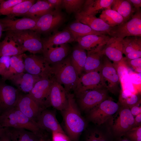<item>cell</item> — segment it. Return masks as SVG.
Segmentation results:
<instances>
[{
	"label": "cell",
	"instance_id": "obj_1",
	"mask_svg": "<svg viewBox=\"0 0 141 141\" xmlns=\"http://www.w3.org/2000/svg\"><path fill=\"white\" fill-rule=\"evenodd\" d=\"M65 132L71 141H77L86 124L82 116L74 94H68V103L61 111Z\"/></svg>",
	"mask_w": 141,
	"mask_h": 141
},
{
	"label": "cell",
	"instance_id": "obj_2",
	"mask_svg": "<svg viewBox=\"0 0 141 141\" xmlns=\"http://www.w3.org/2000/svg\"><path fill=\"white\" fill-rule=\"evenodd\" d=\"M49 73L55 81L64 85L68 93L75 90L79 77L72 64L70 56L50 66Z\"/></svg>",
	"mask_w": 141,
	"mask_h": 141
},
{
	"label": "cell",
	"instance_id": "obj_3",
	"mask_svg": "<svg viewBox=\"0 0 141 141\" xmlns=\"http://www.w3.org/2000/svg\"><path fill=\"white\" fill-rule=\"evenodd\" d=\"M0 126L3 127L23 128L40 136L43 130L37 123L33 121L15 107L0 115Z\"/></svg>",
	"mask_w": 141,
	"mask_h": 141
},
{
	"label": "cell",
	"instance_id": "obj_4",
	"mask_svg": "<svg viewBox=\"0 0 141 141\" xmlns=\"http://www.w3.org/2000/svg\"><path fill=\"white\" fill-rule=\"evenodd\" d=\"M39 33L31 30L7 32L6 35L12 39L25 52L35 54H43V46Z\"/></svg>",
	"mask_w": 141,
	"mask_h": 141
},
{
	"label": "cell",
	"instance_id": "obj_5",
	"mask_svg": "<svg viewBox=\"0 0 141 141\" xmlns=\"http://www.w3.org/2000/svg\"><path fill=\"white\" fill-rule=\"evenodd\" d=\"M109 120L111 134L119 138L133 127L134 117L128 107L121 105Z\"/></svg>",
	"mask_w": 141,
	"mask_h": 141
},
{
	"label": "cell",
	"instance_id": "obj_6",
	"mask_svg": "<svg viewBox=\"0 0 141 141\" xmlns=\"http://www.w3.org/2000/svg\"><path fill=\"white\" fill-rule=\"evenodd\" d=\"M120 106L119 103L108 98L89 110L88 118L94 124L100 126L109 120Z\"/></svg>",
	"mask_w": 141,
	"mask_h": 141
},
{
	"label": "cell",
	"instance_id": "obj_7",
	"mask_svg": "<svg viewBox=\"0 0 141 141\" xmlns=\"http://www.w3.org/2000/svg\"><path fill=\"white\" fill-rule=\"evenodd\" d=\"M109 35L123 39L129 36L141 37V12L136 10L131 18L119 25L111 27Z\"/></svg>",
	"mask_w": 141,
	"mask_h": 141
},
{
	"label": "cell",
	"instance_id": "obj_8",
	"mask_svg": "<svg viewBox=\"0 0 141 141\" xmlns=\"http://www.w3.org/2000/svg\"><path fill=\"white\" fill-rule=\"evenodd\" d=\"M65 19L60 9H54L39 17L35 26L30 30L39 34L54 32L64 22Z\"/></svg>",
	"mask_w": 141,
	"mask_h": 141
},
{
	"label": "cell",
	"instance_id": "obj_9",
	"mask_svg": "<svg viewBox=\"0 0 141 141\" xmlns=\"http://www.w3.org/2000/svg\"><path fill=\"white\" fill-rule=\"evenodd\" d=\"M98 72L102 78L104 87L112 93L115 94L118 92L120 83L119 77L113 63L104 55Z\"/></svg>",
	"mask_w": 141,
	"mask_h": 141
},
{
	"label": "cell",
	"instance_id": "obj_10",
	"mask_svg": "<svg viewBox=\"0 0 141 141\" xmlns=\"http://www.w3.org/2000/svg\"><path fill=\"white\" fill-rule=\"evenodd\" d=\"M108 91L102 87L87 91L76 96L81 109L88 111L108 98Z\"/></svg>",
	"mask_w": 141,
	"mask_h": 141
},
{
	"label": "cell",
	"instance_id": "obj_11",
	"mask_svg": "<svg viewBox=\"0 0 141 141\" xmlns=\"http://www.w3.org/2000/svg\"><path fill=\"white\" fill-rule=\"evenodd\" d=\"M53 81L51 76L46 75L41 77L28 93L34 101L44 109L46 107V102L50 88Z\"/></svg>",
	"mask_w": 141,
	"mask_h": 141
},
{
	"label": "cell",
	"instance_id": "obj_12",
	"mask_svg": "<svg viewBox=\"0 0 141 141\" xmlns=\"http://www.w3.org/2000/svg\"><path fill=\"white\" fill-rule=\"evenodd\" d=\"M25 71L27 73L42 77L49 74L50 66L43 56L35 54L27 55L23 54Z\"/></svg>",
	"mask_w": 141,
	"mask_h": 141
},
{
	"label": "cell",
	"instance_id": "obj_13",
	"mask_svg": "<svg viewBox=\"0 0 141 141\" xmlns=\"http://www.w3.org/2000/svg\"><path fill=\"white\" fill-rule=\"evenodd\" d=\"M102 87L105 88L99 73L92 71L80 75L74 91L77 96L87 91Z\"/></svg>",
	"mask_w": 141,
	"mask_h": 141
},
{
	"label": "cell",
	"instance_id": "obj_14",
	"mask_svg": "<svg viewBox=\"0 0 141 141\" xmlns=\"http://www.w3.org/2000/svg\"><path fill=\"white\" fill-rule=\"evenodd\" d=\"M68 93L61 85L53 79L47 101L46 107L51 106L61 111L67 104Z\"/></svg>",
	"mask_w": 141,
	"mask_h": 141
},
{
	"label": "cell",
	"instance_id": "obj_15",
	"mask_svg": "<svg viewBox=\"0 0 141 141\" xmlns=\"http://www.w3.org/2000/svg\"><path fill=\"white\" fill-rule=\"evenodd\" d=\"M20 93L17 89L0 82V115L15 107Z\"/></svg>",
	"mask_w": 141,
	"mask_h": 141
},
{
	"label": "cell",
	"instance_id": "obj_16",
	"mask_svg": "<svg viewBox=\"0 0 141 141\" xmlns=\"http://www.w3.org/2000/svg\"><path fill=\"white\" fill-rule=\"evenodd\" d=\"M15 107L31 120L36 122L41 112L44 109L28 93H20Z\"/></svg>",
	"mask_w": 141,
	"mask_h": 141
},
{
	"label": "cell",
	"instance_id": "obj_17",
	"mask_svg": "<svg viewBox=\"0 0 141 141\" xmlns=\"http://www.w3.org/2000/svg\"><path fill=\"white\" fill-rule=\"evenodd\" d=\"M38 18L26 17L14 19L12 17L7 16L0 19V23L2 26L3 31H21L33 28Z\"/></svg>",
	"mask_w": 141,
	"mask_h": 141
},
{
	"label": "cell",
	"instance_id": "obj_18",
	"mask_svg": "<svg viewBox=\"0 0 141 141\" xmlns=\"http://www.w3.org/2000/svg\"><path fill=\"white\" fill-rule=\"evenodd\" d=\"M123 39L115 37H111L103 49L104 55L113 63H118L124 58Z\"/></svg>",
	"mask_w": 141,
	"mask_h": 141
},
{
	"label": "cell",
	"instance_id": "obj_19",
	"mask_svg": "<svg viewBox=\"0 0 141 141\" xmlns=\"http://www.w3.org/2000/svg\"><path fill=\"white\" fill-rule=\"evenodd\" d=\"M37 122L43 130H45L52 132H59L66 134L58 122L55 113L51 110L43 109Z\"/></svg>",
	"mask_w": 141,
	"mask_h": 141
},
{
	"label": "cell",
	"instance_id": "obj_20",
	"mask_svg": "<svg viewBox=\"0 0 141 141\" xmlns=\"http://www.w3.org/2000/svg\"><path fill=\"white\" fill-rule=\"evenodd\" d=\"M76 20L87 25L93 30L109 35L111 27L96 16L88 15L81 11L75 14Z\"/></svg>",
	"mask_w": 141,
	"mask_h": 141
},
{
	"label": "cell",
	"instance_id": "obj_21",
	"mask_svg": "<svg viewBox=\"0 0 141 141\" xmlns=\"http://www.w3.org/2000/svg\"><path fill=\"white\" fill-rule=\"evenodd\" d=\"M105 45L102 44L88 51L84 70L85 73L98 72L102 62L104 55L103 49Z\"/></svg>",
	"mask_w": 141,
	"mask_h": 141
},
{
	"label": "cell",
	"instance_id": "obj_22",
	"mask_svg": "<svg viewBox=\"0 0 141 141\" xmlns=\"http://www.w3.org/2000/svg\"><path fill=\"white\" fill-rule=\"evenodd\" d=\"M41 78L38 75L24 72L13 76L9 80L20 91L28 93Z\"/></svg>",
	"mask_w": 141,
	"mask_h": 141
},
{
	"label": "cell",
	"instance_id": "obj_23",
	"mask_svg": "<svg viewBox=\"0 0 141 141\" xmlns=\"http://www.w3.org/2000/svg\"><path fill=\"white\" fill-rule=\"evenodd\" d=\"M70 50V48L67 44H62L59 46L49 48L43 52V56L49 65H52L65 58Z\"/></svg>",
	"mask_w": 141,
	"mask_h": 141
},
{
	"label": "cell",
	"instance_id": "obj_24",
	"mask_svg": "<svg viewBox=\"0 0 141 141\" xmlns=\"http://www.w3.org/2000/svg\"><path fill=\"white\" fill-rule=\"evenodd\" d=\"M110 38L107 34H91L78 37L75 41L81 48L88 51L99 45L106 44Z\"/></svg>",
	"mask_w": 141,
	"mask_h": 141
},
{
	"label": "cell",
	"instance_id": "obj_25",
	"mask_svg": "<svg viewBox=\"0 0 141 141\" xmlns=\"http://www.w3.org/2000/svg\"><path fill=\"white\" fill-rule=\"evenodd\" d=\"M74 41V37L67 29L61 31H56L53 35L43 42V52L54 45L67 44Z\"/></svg>",
	"mask_w": 141,
	"mask_h": 141
},
{
	"label": "cell",
	"instance_id": "obj_26",
	"mask_svg": "<svg viewBox=\"0 0 141 141\" xmlns=\"http://www.w3.org/2000/svg\"><path fill=\"white\" fill-rule=\"evenodd\" d=\"M113 1V0H85L81 11L85 14L96 16L102 9H111Z\"/></svg>",
	"mask_w": 141,
	"mask_h": 141
},
{
	"label": "cell",
	"instance_id": "obj_27",
	"mask_svg": "<svg viewBox=\"0 0 141 141\" xmlns=\"http://www.w3.org/2000/svg\"><path fill=\"white\" fill-rule=\"evenodd\" d=\"M8 128L11 141H38L43 136L23 128Z\"/></svg>",
	"mask_w": 141,
	"mask_h": 141
},
{
	"label": "cell",
	"instance_id": "obj_28",
	"mask_svg": "<svg viewBox=\"0 0 141 141\" xmlns=\"http://www.w3.org/2000/svg\"><path fill=\"white\" fill-rule=\"evenodd\" d=\"M23 55V54L11 57L9 69L2 77L3 81L9 80L13 76L24 72Z\"/></svg>",
	"mask_w": 141,
	"mask_h": 141
},
{
	"label": "cell",
	"instance_id": "obj_29",
	"mask_svg": "<svg viewBox=\"0 0 141 141\" xmlns=\"http://www.w3.org/2000/svg\"><path fill=\"white\" fill-rule=\"evenodd\" d=\"M111 8L123 17L124 23L131 18L136 10L128 0H113Z\"/></svg>",
	"mask_w": 141,
	"mask_h": 141
},
{
	"label": "cell",
	"instance_id": "obj_30",
	"mask_svg": "<svg viewBox=\"0 0 141 141\" xmlns=\"http://www.w3.org/2000/svg\"><path fill=\"white\" fill-rule=\"evenodd\" d=\"M86 51L78 44L74 48L70 56L72 64L79 76L84 70L87 56Z\"/></svg>",
	"mask_w": 141,
	"mask_h": 141
},
{
	"label": "cell",
	"instance_id": "obj_31",
	"mask_svg": "<svg viewBox=\"0 0 141 141\" xmlns=\"http://www.w3.org/2000/svg\"><path fill=\"white\" fill-rule=\"evenodd\" d=\"M71 33L75 39L79 37L91 35H101L105 34L95 31L87 25L77 21L70 24L67 28Z\"/></svg>",
	"mask_w": 141,
	"mask_h": 141
},
{
	"label": "cell",
	"instance_id": "obj_32",
	"mask_svg": "<svg viewBox=\"0 0 141 141\" xmlns=\"http://www.w3.org/2000/svg\"><path fill=\"white\" fill-rule=\"evenodd\" d=\"M24 51L18 46L16 43L6 35L4 39L0 42V57L20 55Z\"/></svg>",
	"mask_w": 141,
	"mask_h": 141
},
{
	"label": "cell",
	"instance_id": "obj_33",
	"mask_svg": "<svg viewBox=\"0 0 141 141\" xmlns=\"http://www.w3.org/2000/svg\"><path fill=\"white\" fill-rule=\"evenodd\" d=\"M54 9L47 0H38L32 5L24 15L32 18H38Z\"/></svg>",
	"mask_w": 141,
	"mask_h": 141
},
{
	"label": "cell",
	"instance_id": "obj_34",
	"mask_svg": "<svg viewBox=\"0 0 141 141\" xmlns=\"http://www.w3.org/2000/svg\"><path fill=\"white\" fill-rule=\"evenodd\" d=\"M99 18L111 27L124 23L123 17L117 12L112 9H106L102 11Z\"/></svg>",
	"mask_w": 141,
	"mask_h": 141
},
{
	"label": "cell",
	"instance_id": "obj_35",
	"mask_svg": "<svg viewBox=\"0 0 141 141\" xmlns=\"http://www.w3.org/2000/svg\"><path fill=\"white\" fill-rule=\"evenodd\" d=\"M35 2L36 1L34 0H24L6 11L3 15L11 17L24 15Z\"/></svg>",
	"mask_w": 141,
	"mask_h": 141
},
{
	"label": "cell",
	"instance_id": "obj_36",
	"mask_svg": "<svg viewBox=\"0 0 141 141\" xmlns=\"http://www.w3.org/2000/svg\"><path fill=\"white\" fill-rule=\"evenodd\" d=\"M141 102L138 94L133 93L127 90H121L119 97V103L122 106L130 108Z\"/></svg>",
	"mask_w": 141,
	"mask_h": 141
},
{
	"label": "cell",
	"instance_id": "obj_37",
	"mask_svg": "<svg viewBox=\"0 0 141 141\" xmlns=\"http://www.w3.org/2000/svg\"><path fill=\"white\" fill-rule=\"evenodd\" d=\"M123 53L127 54L136 51L141 50V37L129 36L123 39Z\"/></svg>",
	"mask_w": 141,
	"mask_h": 141
},
{
	"label": "cell",
	"instance_id": "obj_38",
	"mask_svg": "<svg viewBox=\"0 0 141 141\" xmlns=\"http://www.w3.org/2000/svg\"><path fill=\"white\" fill-rule=\"evenodd\" d=\"M85 1V0H62V7L68 14H75L81 10Z\"/></svg>",
	"mask_w": 141,
	"mask_h": 141
},
{
	"label": "cell",
	"instance_id": "obj_39",
	"mask_svg": "<svg viewBox=\"0 0 141 141\" xmlns=\"http://www.w3.org/2000/svg\"><path fill=\"white\" fill-rule=\"evenodd\" d=\"M119 77L120 82L130 77L129 68L127 65L125 57L119 62L113 63Z\"/></svg>",
	"mask_w": 141,
	"mask_h": 141
},
{
	"label": "cell",
	"instance_id": "obj_40",
	"mask_svg": "<svg viewBox=\"0 0 141 141\" xmlns=\"http://www.w3.org/2000/svg\"><path fill=\"white\" fill-rule=\"evenodd\" d=\"M86 141H109L107 135L99 130L90 131L87 135Z\"/></svg>",
	"mask_w": 141,
	"mask_h": 141
},
{
	"label": "cell",
	"instance_id": "obj_41",
	"mask_svg": "<svg viewBox=\"0 0 141 141\" xmlns=\"http://www.w3.org/2000/svg\"><path fill=\"white\" fill-rule=\"evenodd\" d=\"M124 136L132 141H141V126L132 127Z\"/></svg>",
	"mask_w": 141,
	"mask_h": 141
},
{
	"label": "cell",
	"instance_id": "obj_42",
	"mask_svg": "<svg viewBox=\"0 0 141 141\" xmlns=\"http://www.w3.org/2000/svg\"><path fill=\"white\" fill-rule=\"evenodd\" d=\"M11 57L3 56L0 57V75L2 77L9 69Z\"/></svg>",
	"mask_w": 141,
	"mask_h": 141
},
{
	"label": "cell",
	"instance_id": "obj_43",
	"mask_svg": "<svg viewBox=\"0 0 141 141\" xmlns=\"http://www.w3.org/2000/svg\"><path fill=\"white\" fill-rule=\"evenodd\" d=\"M125 58L128 67H131L134 70L137 68L141 67V58L131 60H127L125 57Z\"/></svg>",
	"mask_w": 141,
	"mask_h": 141
},
{
	"label": "cell",
	"instance_id": "obj_44",
	"mask_svg": "<svg viewBox=\"0 0 141 141\" xmlns=\"http://www.w3.org/2000/svg\"><path fill=\"white\" fill-rule=\"evenodd\" d=\"M52 133L53 141H71L66 134L56 132Z\"/></svg>",
	"mask_w": 141,
	"mask_h": 141
},
{
	"label": "cell",
	"instance_id": "obj_45",
	"mask_svg": "<svg viewBox=\"0 0 141 141\" xmlns=\"http://www.w3.org/2000/svg\"><path fill=\"white\" fill-rule=\"evenodd\" d=\"M130 80L134 85H140L141 84V73H133L130 72L129 73Z\"/></svg>",
	"mask_w": 141,
	"mask_h": 141
},
{
	"label": "cell",
	"instance_id": "obj_46",
	"mask_svg": "<svg viewBox=\"0 0 141 141\" xmlns=\"http://www.w3.org/2000/svg\"><path fill=\"white\" fill-rule=\"evenodd\" d=\"M126 58L129 60H133L141 57V50L136 51L128 53L125 55Z\"/></svg>",
	"mask_w": 141,
	"mask_h": 141
},
{
	"label": "cell",
	"instance_id": "obj_47",
	"mask_svg": "<svg viewBox=\"0 0 141 141\" xmlns=\"http://www.w3.org/2000/svg\"><path fill=\"white\" fill-rule=\"evenodd\" d=\"M141 102L132 106L130 108L131 113L134 117L136 116L141 114Z\"/></svg>",
	"mask_w": 141,
	"mask_h": 141
},
{
	"label": "cell",
	"instance_id": "obj_48",
	"mask_svg": "<svg viewBox=\"0 0 141 141\" xmlns=\"http://www.w3.org/2000/svg\"><path fill=\"white\" fill-rule=\"evenodd\" d=\"M47 1L54 9H60L62 7V0H47Z\"/></svg>",
	"mask_w": 141,
	"mask_h": 141
},
{
	"label": "cell",
	"instance_id": "obj_49",
	"mask_svg": "<svg viewBox=\"0 0 141 141\" xmlns=\"http://www.w3.org/2000/svg\"><path fill=\"white\" fill-rule=\"evenodd\" d=\"M5 130L1 135L0 141H11L8 127H5Z\"/></svg>",
	"mask_w": 141,
	"mask_h": 141
},
{
	"label": "cell",
	"instance_id": "obj_50",
	"mask_svg": "<svg viewBox=\"0 0 141 141\" xmlns=\"http://www.w3.org/2000/svg\"><path fill=\"white\" fill-rule=\"evenodd\" d=\"M134 7L136 10H140L141 7V0H128Z\"/></svg>",
	"mask_w": 141,
	"mask_h": 141
},
{
	"label": "cell",
	"instance_id": "obj_51",
	"mask_svg": "<svg viewBox=\"0 0 141 141\" xmlns=\"http://www.w3.org/2000/svg\"><path fill=\"white\" fill-rule=\"evenodd\" d=\"M141 114H139L134 117L133 127H137L141 125Z\"/></svg>",
	"mask_w": 141,
	"mask_h": 141
},
{
	"label": "cell",
	"instance_id": "obj_52",
	"mask_svg": "<svg viewBox=\"0 0 141 141\" xmlns=\"http://www.w3.org/2000/svg\"><path fill=\"white\" fill-rule=\"evenodd\" d=\"M118 141H132L129 139L127 137H125L123 138L120 137L119 138Z\"/></svg>",
	"mask_w": 141,
	"mask_h": 141
},
{
	"label": "cell",
	"instance_id": "obj_53",
	"mask_svg": "<svg viewBox=\"0 0 141 141\" xmlns=\"http://www.w3.org/2000/svg\"><path fill=\"white\" fill-rule=\"evenodd\" d=\"M50 140L47 139L45 135L42 137L38 141H49Z\"/></svg>",
	"mask_w": 141,
	"mask_h": 141
},
{
	"label": "cell",
	"instance_id": "obj_54",
	"mask_svg": "<svg viewBox=\"0 0 141 141\" xmlns=\"http://www.w3.org/2000/svg\"><path fill=\"white\" fill-rule=\"evenodd\" d=\"M3 31V28L2 26L0 23V42H1V37L2 32Z\"/></svg>",
	"mask_w": 141,
	"mask_h": 141
},
{
	"label": "cell",
	"instance_id": "obj_55",
	"mask_svg": "<svg viewBox=\"0 0 141 141\" xmlns=\"http://www.w3.org/2000/svg\"><path fill=\"white\" fill-rule=\"evenodd\" d=\"M5 127H3L0 126V138L1 135L5 130Z\"/></svg>",
	"mask_w": 141,
	"mask_h": 141
},
{
	"label": "cell",
	"instance_id": "obj_56",
	"mask_svg": "<svg viewBox=\"0 0 141 141\" xmlns=\"http://www.w3.org/2000/svg\"><path fill=\"white\" fill-rule=\"evenodd\" d=\"M2 0H0V2H1Z\"/></svg>",
	"mask_w": 141,
	"mask_h": 141
},
{
	"label": "cell",
	"instance_id": "obj_57",
	"mask_svg": "<svg viewBox=\"0 0 141 141\" xmlns=\"http://www.w3.org/2000/svg\"></svg>",
	"mask_w": 141,
	"mask_h": 141
}]
</instances>
